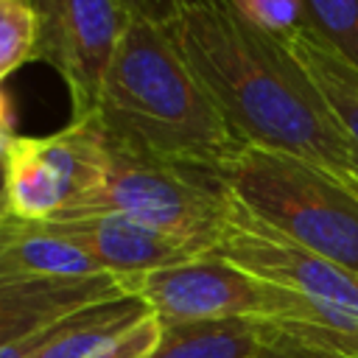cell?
I'll return each instance as SVG.
<instances>
[{
  "instance_id": "cell-7",
  "label": "cell",
  "mask_w": 358,
  "mask_h": 358,
  "mask_svg": "<svg viewBox=\"0 0 358 358\" xmlns=\"http://www.w3.org/2000/svg\"><path fill=\"white\" fill-rule=\"evenodd\" d=\"M106 157V137L92 115L70 120L53 134H17L6 154L8 213L25 221H50L76 210L98 187Z\"/></svg>"
},
{
  "instance_id": "cell-1",
  "label": "cell",
  "mask_w": 358,
  "mask_h": 358,
  "mask_svg": "<svg viewBox=\"0 0 358 358\" xmlns=\"http://www.w3.org/2000/svg\"><path fill=\"white\" fill-rule=\"evenodd\" d=\"M162 28L243 145L305 159L358 193V143L285 42L235 0H196Z\"/></svg>"
},
{
  "instance_id": "cell-17",
  "label": "cell",
  "mask_w": 358,
  "mask_h": 358,
  "mask_svg": "<svg viewBox=\"0 0 358 358\" xmlns=\"http://www.w3.org/2000/svg\"><path fill=\"white\" fill-rule=\"evenodd\" d=\"M36 17L28 0H0V84L17 67L34 62Z\"/></svg>"
},
{
  "instance_id": "cell-5",
  "label": "cell",
  "mask_w": 358,
  "mask_h": 358,
  "mask_svg": "<svg viewBox=\"0 0 358 358\" xmlns=\"http://www.w3.org/2000/svg\"><path fill=\"white\" fill-rule=\"evenodd\" d=\"M232 196V193H229ZM213 255L305 296L310 322L358 347V271L319 257L249 213L235 196Z\"/></svg>"
},
{
  "instance_id": "cell-18",
  "label": "cell",
  "mask_w": 358,
  "mask_h": 358,
  "mask_svg": "<svg viewBox=\"0 0 358 358\" xmlns=\"http://www.w3.org/2000/svg\"><path fill=\"white\" fill-rule=\"evenodd\" d=\"M235 6L266 34L277 36L280 42L310 28L305 3L302 0H235Z\"/></svg>"
},
{
  "instance_id": "cell-11",
  "label": "cell",
  "mask_w": 358,
  "mask_h": 358,
  "mask_svg": "<svg viewBox=\"0 0 358 358\" xmlns=\"http://www.w3.org/2000/svg\"><path fill=\"white\" fill-rule=\"evenodd\" d=\"M98 274L103 271L45 221H25L11 213L0 221V282Z\"/></svg>"
},
{
  "instance_id": "cell-16",
  "label": "cell",
  "mask_w": 358,
  "mask_h": 358,
  "mask_svg": "<svg viewBox=\"0 0 358 358\" xmlns=\"http://www.w3.org/2000/svg\"><path fill=\"white\" fill-rule=\"evenodd\" d=\"M310 31L358 67V0H302Z\"/></svg>"
},
{
  "instance_id": "cell-8",
  "label": "cell",
  "mask_w": 358,
  "mask_h": 358,
  "mask_svg": "<svg viewBox=\"0 0 358 358\" xmlns=\"http://www.w3.org/2000/svg\"><path fill=\"white\" fill-rule=\"evenodd\" d=\"M36 17L34 62L50 64L70 92L73 120L95 112L115 48L134 20L120 0H28Z\"/></svg>"
},
{
  "instance_id": "cell-15",
  "label": "cell",
  "mask_w": 358,
  "mask_h": 358,
  "mask_svg": "<svg viewBox=\"0 0 358 358\" xmlns=\"http://www.w3.org/2000/svg\"><path fill=\"white\" fill-rule=\"evenodd\" d=\"M252 358H358V347L316 324L263 319V347Z\"/></svg>"
},
{
  "instance_id": "cell-19",
  "label": "cell",
  "mask_w": 358,
  "mask_h": 358,
  "mask_svg": "<svg viewBox=\"0 0 358 358\" xmlns=\"http://www.w3.org/2000/svg\"><path fill=\"white\" fill-rule=\"evenodd\" d=\"M162 322L148 313L140 322L103 338L87 358H148L162 341Z\"/></svg>"
},
{
  "instance_id": "cell-6",
  "label": "cell",
  "mask_w": 358,
  "mask_h": 358,
  "mask_svg": "<svg viewBox=\"0 0 358 358\" xmlns=\"http://www.w3.org/2000/svg\"><path fill=\"white\" fill-rule=\"evenodd\" d=\"M123 285L126 294L148 305L162 327L224 319L310 322L305 296L266 282L213 252L131 277Z\"/></svg>"
},
{
  "instance_id": "cell-3",
  "label": "cell",
  "mask_w": 358,
  "mask_h": 358,
  "mask_svg": "<svg viewBox=\"0 0 358 358\" xmlns=\"http://www.w3.org/2000/svg\"><path fill=\"white\" fill-rule=\"evenodd\" d=\"M218 179L288 241L358 271V193L336 176L305 159L243 145L218 168Z\"/></svg>"
},
{
  "instance_id": "cell-4",
  "label": "cell",
  "mask_w": 358,
  "mask_h": 358,
  "mask_svg": "<svg viewBox=\"0 0 358 358\" xmlns=\"http://www.w3.org/2000/svg\"><path fill=\"white\" fill-rule=\"evenodd\" d=\"M106 148V171L98 187L59 218L120 213L187 243L199 255L213 252L232 199L218 171L134 154L109 140Z\"/></svg>"
},
{
  "instance_id": "cell-2",
  "label": "cell",
  "mask_w": 358,
  "mask_h": 358,
  "mask_svg": "<svg viewBox=\"0 0 358 358\" xmlns=\"http://www.w3.org/2000/svg\"><path fill=\"white\" fill-rule=\"evenodd\" d=\"M92 117L109 143L179 165L218 171L243 148L168 31L145 20L123 31Z\"/></svg>"
},
{
  "instance_id": "cell-10",
  "label": "cell",
  "mask_w": 358,
  "mask_h": 358,
  "mask_svg": "<svg viewBox=\"0 0 358 358\" xmlns=\"http://www.w3.org/2000/svg\"><path fill=\"white\" fill-rule=\"evenodd\" d=\"M120 294H126V285L112 274L0 282V350L87 305Z\"/></svg>"
},
{
  "instance_id": "cell-12",
  "label": "cell",
  "mask_w": 358,
  "mask_h": 358,
  "mask_svg": "<svg viewBox=\"0 0 358 358\" xmlns=\"http://www.w3.org/2000/svg\"><path fill=\"white\" fill-rule=\"evenodd\" d=\"M148 305L134 294H120L87 305L42 330L36 358H87L103 338L148 316Z\"/></svg>"
},
{
  "instance_id": "cell-14",
  "label": "cell",
  "mask_w": 358,
  "mask_h": 358,
  "mask_svg": "<svg viewBox=\"0 0 358 358\" xmlns=\"http://www.w3.org/2000/svg\"><path fill=\"white\" fill-rule=\"evenodd\" d=\"M285 48L296 56V62L308 70V76L322 90L324 101L358 143V67H352L341 53H336L324 39H319L310 28L282 39Z\"/></svg>"
},
{
  "instance_id": "cell-9",
  "label": "cell",
  "mask_w": 358,
  "mask_h": 358,
  "mask_svg": "<svg viewBox=\"0 0 358 358\" xmlns=\"http://www.w3.org/2000/svg\"><path fill=\"white\" fill-rule=\"evenodd\" d=\"M45 224L78 246L103 274H112L123 282L199 257V252H193L187 243L120 213L50 218Z\"/></svg>"
},
{
  "instance_id": "cell-13",
  "label": "cell",
  "mask_w": 358,
  "mask_h": 358,
  "mask_svg": "<svg viewBox=\"0 0 358 358\" xmlns=\"http://www.w3.org/2000/svg\"><path fill=\"white\" fill-rule=\"evenodd\" d=\"M263 347V319L168 324L148 358H252Z\"/></svg>"
},
{
  "instance_id": "cell-21",
  "label": "cell",
  "mask_w": 358,
  "mask_h": 358,
  "mask_svg": "<svg viewBox=\"0 0 358 358\" xmlns=\"http://www.w3.org/2000/svg\"><path fill=\"white\" fill-rule=\"evenodd\" d=\"M8 215V199H6V168H0V221Z\"/></svg>"
},
{
  "instance_id": "cell-20",
  "label": "cell",
  "mask_w": 358,
  "mask_h": 358,
  "mask_svg": "<svg viewBox=\"0 0 358 358\" xmlns=\"http://www.w3.org/2000/svg\"><path fill=\"white\" fill-rule=\"evenodd\" d=\"M126 11L134 20H145L154 25H168L182 8H187L196 0H120Z\"/></svg>"
}]
</instances>
